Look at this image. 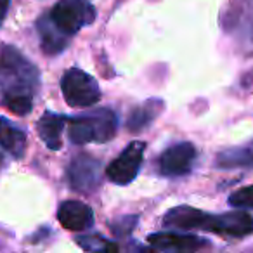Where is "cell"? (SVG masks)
<instances>
[{"instance_id":"cell-1","label":"cell","mask_w":253,"mask_h":253,"mask_svg":"<svg viewBox=\"0 0 253 253\" xmlns=\"http://www.w3.org/2000/svg\"><path fill=\"white\" fill-rule=\"evenodd\" d=\"M163 224L175 229H200V231L213 232L225 238H245L253 232V217L248 211H225V213H205L193 207H173L163 215Z\"/></svg>"},{"instance_id":"cell-2","label":"cell","mask_w":253,"mask_h":253,"mask_svg":"<svg viewBox=\"0 0 253 253\" xmlns=\"http://www.w3.org/2000/svg\"><path fill=\"white\" fill-rule=\"evenodd\" d=\"M40 84L39 70L11 45L0 47V94L7 97H32Z\"/></svg>"},{"instance_id":"cell-3","label":"cell","mask_w":253,"mask_h":253,"mask_svg":"<svg viewBox=\"0 0 253 253\" xmlns=\"http://www.w3.org/2000/svg\"><path fill=\"white\" fill-rule=\"evenodd\" d=\"M68 137L73 144L109 142L116 135L118 118L109 108H97L68 118Z\"/></svg>"},{"instance_id":"cell-4","label":"cell","mask_w":253,"mask_h":253,"mask_svg":"<svg viewBox=\"0 0 253 253\" xmlns=\"http://www.w3.org/2000/svg\"><path fill=\"white\" fill-rule=\"evenodd\" d=\"M47 16L61 33L71 39L84 26L95 21V7L90 0H59Z\"/></svg>"},{"instance_id":"cell-5","label":"cell","mask_w":253,"mask_h":253,"mask_svg":"<svg viewBox=\"0 0 253 253\" xmlns=\"http://www.w3.org/2000/svg\"><path fill=\"white\" fill-rule=\"evenodd\" d=\"M64 101L71 108H88L101 99V88L94 77L80 68H70L61 78Z\"/></svg>"},{"instance_id":"cell-6","label":"cell","mask_w":253,"mask_h":253,"mask_svg":"<svg viewBox=\"0 0 253 253\" xmlns=\"http://www.w3.org/2000/svg\"><path fill=\"white\" fill-rule=\"evenodd\" d=\"M68 182L80 194H92L102 182V165L90 155H77L68 167Z\"/></svg>"},{"instance_id":"cell-7","label":"cell","mask_w":253,"mask_h":253,"mask_svg":"<svg viewBox=\"0 0 253 253\" xmlns=\"http://www.w3.org/2000/svg\"><path fill=\"white\" fill-rule=\"evenodd\" d=\"M146 142L134 141L126 146L118 158H115L106 167V177L118 186H126L137 177L144 160Z\"/></svg>"},{"instance_id":"cell-8","label":"cell","mask_w":253,"mask_h":253,"mask_svg":"<svg viewBox=\"0 0 253 253\" xmlns=\"http://www.w3.org/2000/svg\"><path fill=\"white\" fill-rule=\"evenodd\" d=\"M196 148L191 142H177L160 155L158 169L165 177H180L193 170L196 162Z\"/></svg>"},{"instance_id":"cell-9","label":"cell","mask_w":253,"mask_h":253,"mask_svg":"<svg viewBox=\"0 0 253 253\" xmlns=\"http://www.w3.org/2000/svg\"><path fill=\"white\" fill-rule=\"evenodd\" d=\"M153 248L162 252H200L210 248V241L194 234H177V232H155L148 236Z\"/></svg>"},{"instance_id":"cell-10","label":"cell","mask_w":253,"mask_h":253,"mask_svg":"<svg viewBox=\"0 0 253 253\" xmlns=\"http://www.w3.org/2000/svg\"><path fill=\"white\" fill-rule=\"evenodd\" d=\"M57 220L68 231H88L94 225V211L88 205L77 200H68L59 205Z\"/></svg>"},{"instance_id":"cell-11","label":"cell","mask_w":253,"mask_h":253,"mask_svg":"<svg viewBox=\"0 0 253 253\" xmlns=\"http://www.w3.org/2000/svg\"><path fill=\"white\" fill-rule=\"evenodd\" d=\"M66 116L59 115V113H52V111H45L43 116L39 120L37 123V130L39 135L45 146L52 151L63 148V141H61V134H63V128L66 125Z\"/></svg>"},{"instance_id":"cell-12","label":"cell","mask_w":253,"mask_h":253,"mask_svg":"<svg viewBox=\"0 0 253 253\" xmlns=\"http://www.w3.org/2000/svg\"><path fill=\"white\" fill-rule=\"evenodd\" d=\"M165 109V102L162 99H148L144 104L137 106L134 111L130 113L128 120H126V128L134 134L144 130L146 126H149L156 118L160 116V113Z\"/></svg>"},{"instance_id":"cell-13","label":"cell","mask_w":253,"mask_h":253,"mask_svg":"<svg viewBox=\"0 0 253 253\" xmlns=\"http://www.w3.org/2000/svg\"><path fill=\"white\" fill-rule=\"evenodd\" d=\"M39 28L40 42H42V49L49 56H56V54L63 52L70 43V37H66L64 33H61L56 26L52 25V21L49 19V16H42L37 23Z\"/></svg>"},{"instance_id":"cell-14","label":"cell","mask_w":253,"mask_h":253,"mask_svg":"<svg viewBox=\"0 0 253 253\" xmlns=\"http://www.w3.org/2000/svg\"><path fill=\"white\" fill-rule=\"evenodd\" d=\"M215 167L224 170L253 169V141L243 146L227 148L222 153H218L217 160H215Z\"/></svg>"},{"instance_id":"cell-15","label":"cell","mask_w":253,"mask_h":253,"mask_svg":"<svg viewBox=\"0 0 253 253\" xmlns=\"http://www.w3.org/2000/svg\"><path fill=\"white\" fill-rule=\"evenodd\" d=\"M0 146L14 158H23L26 151V134L9 120L0 118Z\"/></svg>"},{"instance_id":"cell-16","label":"cell","mask_w":253,"mask_h":253,"mask_svg":"<svg viewBox=\"0 0 253 253\" xmlns=\"http://www.w3.org/2000/svg\"><path fill=\"white\" fill-rule=\"evenodd\" d=\"M77 245L85 252H118V245L99 234H80L77 236Z\"/></svg>"},{"instance_id":"cell-17","label":"cell","mask_w":253,"mask_h":253,"mask_svg":"<svg viewBox=\"0 0 253 253\" xmlns=\"http://www.w3.org/2000/svg\"><path fill=\"white\" fill-rule=\"evenodd\" d=\"M137 220H139L137 215H125V217H120V218H116V220H111L109 229H111V232L116 236V238H126V236L135 229Z\"/></svg>"},{"instance_id":"cell-18","label":"cell","mask_w":253,"mask_h":253,"mask_svg":"<svg viewBox=\"0 0 253 253\" xmlns=\"http://www.w3.org/2000/svg\"><path fill=\"white\" fill-rule=\"evenodd\" d=\"M229 205L232 208H243V210H253V186L241 187L229 196Z\"/></svg>"},{"instance_id":"cell-19","label":"cell","mask_w":253,"mask_h":253,"mask_svg":"<svg viewBox=\"0 0 253 253\" xmlns=\"http://www.w3.org/2000/svg\"><path fill=\"white\" fill-rule=\"evenodd\" d=\"M9 4H11V0H0V26H2V23H4V19H5V16H7Z\"/></svg>"},{"instance_id":"cell-20","label":"cell","mask_w":253,"mask_h":253,"mask_svg":"<svg viewBox=\"0 0 253 253\" xmlns=\"http://www.w3.org/2000/svg\"><path fill=\"white\" fill-rule=\"evenodd\" d=\"M2 165H4V156L0 155V167H2Z\"/></svg>"}]
</instances>
